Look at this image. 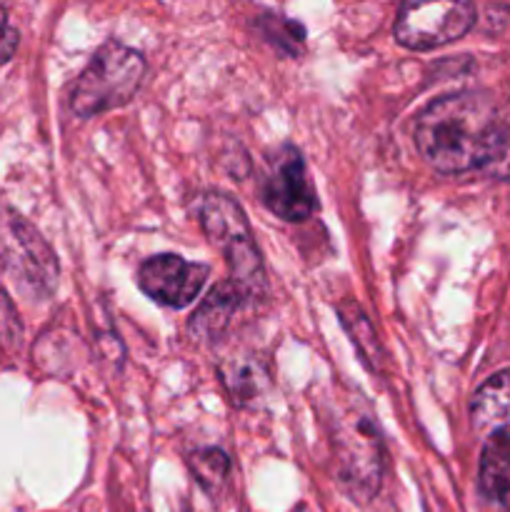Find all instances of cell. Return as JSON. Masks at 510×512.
I'll list each match as a JSON object with an SVG mask.
<instances>
[{"label": "cell", "instance_id": "obj_1", "mask_svg": "<svg viewBox=\"0 0 510 512\" xmlns=\"http://www.w3.org/2000/svg\"><path fill=\"white\" fill-rule=\"evenodd\" d=\"M415 148L443 175L495 170L510 163V128L483 93H453L420 110Z\"/></svg>", "mask_w": 510, "mask_h": 512}, {"label": "cell", "instance_id": "obj_2", "mask_svg": "<svg viewBox=\"0 0 510 512\" xmlns=\"http://www.w3.org/2000/svg\"><path fill=\"white\" fill-rule=\"evenodd\" d=\"M328 425L335 480L355 503H368L380 490L385 468L378 418L370 413L365 400L355 395L335 403Z\"/></svg>", "mask_w": 510, "mask_h": 512}, {"label": "cell", "instance_id": "obj_3", "mask_svg": "<svg viewBox=\"0 0 510 512\" xmlns=\"http://www.w3.org/2000/svg\"><path fill=\"white\" fill-rule=\"evenodd\" d=\"M143 75V55L118 40H108L95 50L80 78L75 80L70 108L80 118H93L113 108H123L140 90Z\"/></svg>", "mask_w": 510, "mask_h": 512}, {"label": "cell", "instance_id": "obj_4", "mask_svg": "<svg viewBox=\"0 0 510 512\" xmlns=\"http://www.w3.org/2000/svg\"><path fill=\"white\" fill-rule=\"evenodd\" d=\"M203 233L225 255L230 280L238 283L250 300L265 290V268L258 243L243 208L225 193H205L195 205Z\"/></svg>", "mask_w": 510, "mask_h": 512}, {"label": "cell", "instance_id": "obj_5", "mask_svg": "<svg viewBox=\"0 0 510 512\" xmlns=\"http://www.w3.org/2000/svg\"><path fill=\"white\" fill-rule=\"evenodd\" d=\"M0 265L28 293L50 295L58 283V258L43 235L18 213H0Z\"/></svg>", "mask_w": 510, "mask_h": 512}, {"label": "cell", "instance_id": "obj_6", "mask_svg": "<svg viewBox=\"0 0 510 512\" xmlns=\"http://www.w3.org/2000/svg\"><path fill=\"white\" fill-rule=\"evenodd\" d=\"M473 23L475 8L470 3H405L395 18L393 35L408 50H433L463 38Z\"/></svg>", "mask_w": 510, "mask_h": 512}, {"label": "cell", "instance_id": "obj_7", "mask_svg": "<svg viewBox=\"0 0 510 512\" xmlns=\"http://www.w3.org/2000/svg\"><path fill=\"white\" fill-rule=\"evenodd\" d=\"M263 203L270 213L288 223H303L318 210V195L308 178L303 155L293 145H283L270 158L263 183Z\"/></svg>", "mask_w": 510, "mask_h": 512}, {"label": "cell", "instance_id": "obj_8", "mask_svg": "<svg viewBox=\"0 0 510 512\" xmlns=\"http://www.w3.org/2000/svg\"><path fill=\"white\" fill-rule=\"evenodd\" d=\"M210 268L180 255H155L138 268V285L148 298L168 308H188L203 290Z\"/></svg>", "mask_w": 510, "mask_h": 512}, {"label": "cell", "instance_id": "obj_9", "mask_svg": "<svg viewBox=\"0 0 510 512\" xmlns=\"http://www.w3.org/2000/svg\"><path fill=\"white\" fill-rule=\"evenodd\" d=\"M470 418L485 438H510V368L490 375L473 395Z\"/></svg>", "mask_w": 510, "mask_h": 512}, {"label": "cell", "instance_id": "obj_10", "mask_svg": "<svg viewBox=\"0 0 510 512\" xmlns=\"http://www.w3.org/2000/svg\"><path fill=\"white\" fill-rule=\"evenodd\" d=\"M245 300H250V295L238 283H233L230 278L223 280V283L210 290L205 303L190 318V333L200 340L220 338V333L228 328L233 315L238 313Z\"/></svg>", "mask_w": 510, "mask_h": 512}, {"label": "cell", "instance_id": "obj_11", "mask_svg": "<svg viewBox=\"0 0 510 512\" xmlns=\"http://www.w3.org/2000/svg\"><path fill=\"white\" fill-rule=\"evenodd\" d=\"M480 490L500 512H510V438H490L480 455Z\"/></svg>", "mask_w": 510, "mask_h": 512}, {"label": "cell", "instance_id": "obj_12", "mask_svg": "<svg viewBox=\"0 0 510 512\" xmlns=\"http://www.w3.org/2000/svg\"><path fill=\"white\" fill-rule=\"evenodd\" d=\"M220 375H223V383L228 388L230 398L238 405L255 400L268 388V375H265V370L253 358H233L220 370Z\"/></svg>", "mask_w": 510, "mask_h": 512}, {"label": "cell", "instance_id": "obj_13", "mask_svg": "<svg viewBox=\"0 0 510 512\" xmlns=\"http://www.w3.org/2000/svg\"><path fill=\"white\" fill-rule=\"evenodd\" d=\"M338 315L340 320H343V328L348 330L350 338H353L358 353L363 355L365 363H368L373 370H378L380 363H383V350H380L378 335H375L373 325H370V320L365 318L363 310H360L355 303H343L338 305Z\"/></svg>", "mask_w": 510, "mask_h": 512}, {"label": "cell", "instance_id": "obj_14", "mask_svg": "<svg viewBox=\"0 0 510 512\" xmlns=\"http://www.w3.org/2000/svg\"><path fill=\"white\" fill-rule=\"evenodd\" d=\"M258 28L263 30V35L270 43L278 45V48L285 50L288 55H298L300 50H303L305 30L303 25L295 23V20L270 13L265 15V18H258Z\"/></svg>", "mask_w": 510, "mask_h": 512}, {"label": "cell", "instance_id": "obj_15", "mask_svg": "<svg viewBox=\"0 0 510 512\" xmlns=\"http://www.w3.org/2000/svg\"><path fill=\"white\" fill-rule=\"evenodd\" d=\"M190 470H193L195 478L200 480V485L205 488H213V485H220L225 478H228L230 460L223 450L218 448H203L195 450L188 460Z\"/></svg>", "mask_w": 510, "mask_h": 512}, {"label": "cell", "instance_id": "obj_16", "mask_svg": "<svg viewBox=\"0 0 510 512\" xmlns=\"http://www.w3.org/2000/svg\"><path fill=\"white\" fill-rule=\"evenodd\" d=\"M20 338V323L18 315H15V308L10 305L8 295L0 293V340L8 345L18 343Z\"/></svg>", "mask_w": 510, "mask_h": 512}, {"label": "cell", "instance_id": "obj_17", "mask_svg": "<svg viewBox=\"0 0 510 512\" xmlns=\"http://www.w3.org/2000/svg\"><path fill=\"white\" fill-rule=\"evenodd\" d=\"M18 43V30L8 23V13H5V8L0 5V63H8V60L13 58L15 50H18Z\"/></svg>", "mask_w": 510, "mask_h": 512}]
</instances>
